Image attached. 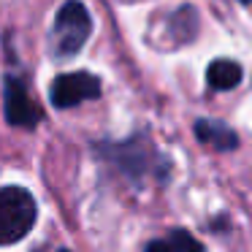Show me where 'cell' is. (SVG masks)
Wrapping results in <instances>:
<instances>
[{
  "label": "cell",
  "instance_id": "obj_6",
  "mask_svg": "<svg viewBox=\"0 0 252 252\" xmlns=\"http://www.w3.org/2000/svg\"><path fill=\"white\" fill-rule=\"evenodd\" d=\"M241 65L233 60H214L212 65L206 68V82L212 90H220V93H228V90L239 87L241 82Z\"/></svg>",
  "mask_w": 252,
  "mask_h": 252
},
{
  "label": "cell",
  "instance_id": "obj_5",
  "mask_svg": "<svg viewBox=\"0 0 252 252\" xmlns=\"http://www.w3.org/2000/svg\"><path fill=\"white\" fill-rule=\"evenodd\" d=\"M195 138L203 144H212L217 152H230V149L239 147V136L230 130L228 125L222 122H214V120H198L195 122Z\"/></svg>",
  "mask_w": 252,
  "mask_h": 252
},
{
  "label": "cell",
  "instance_id": "obj_11",
  "mask_svg": "<svg viewBox=\"0 0 252 252\" xmlns=\"http://www.w3.org/2000/svg\"><path fill=\"white\" fill-rule=\"evenodd\" d=\"M239 3H244V6H250V3H252V0H239Z\"/></svg>",
  "mask_w": 252,
  "mask_h": 252
},
{
  "label": "cell",
  "instance_id": "obj_8",
  "mask_svg": "<svg viewBox=\"0 0 252 252\" xmlns=\"http://www.w3.org/2000/svg\"><path fill=\"white\" fill-rule=\"evenodd\" d=\"M171 28H174V35L176 41H190L195 35V28H198V14L192 11V6H182L179 11L171 17Z\"/></svg>",
  "mask_w": 252,
  "mask_h": 252
},
{
  "label": "cell",
  "instance_id": "obj_12",
  "mask_svg": "<svg viewBox=\"0 0 252 252\" xmlns=\"http://www.w3.org/2000/svg\"><path fill=\"white\" fill-rule=\"evenodd\" d=\"M57 252H71V250H57Z\"/></svg>",
  "mask_w": 252,
  "mask_h": 252
},
{
  "label": "cell",
  "instance_id": "obj_9",
  "mask_svg": "<svg viewBox=\"0 0 252 252\" xmlns=\"http://www.w3.org/2000/svg\"><path fill=\"white\" fill-rule=\"evenodd\" d=\"M171 244L176 247V252H206V247H203L201 241L195 239V236L187 233L185 228L171 230Z\"/></svg>",
  "mask_w": 252,
  "mask_h": 252
},
{
  "label": "cell",
  "instance_id": "obj_4",
  "mask_svg": "<svg viewBox=\"0 0 252 252\" xmlns=\"http://www.w3.org/2000/svg\"><path fill=\"white\" fill-rule=\"evenodd\" d=\"M3 106H6L8 125L35 127V125H38V120H41L38 106L30 100V95H28V90H25L22 79L11 76V73L3 79Z\"/></svg>",
  "mask_w": 252,
  "mask_h": 252
},
{
  "label": "cell",
  "instance_id": "obj_3",
  "mask_svg": "<svg viewBox=\"0 0 252 252\" xmlns=\"http://www.w3.org/2000/svg\"><path fill=\"white\" fill-rule=\"evenodd\" d=\"M100 98V79L87 71L60 73L49 87V100L55 109H73L82 100Z\"/></svg>",
  "mask_w": 252,
  "mask_h": 252
},
{
  "label": "cell",
  "instance_id": "obj_2",
  "mask_svg": "<svg viewBox=\"0 0 252 252\" xmlns=\"http://www.w3.org/2000/svg\"><path fill=\"white\" fill-rule=\"evenodd\" d=\"M93 33V17L82 0H65L55 19V49L57 55L73 57Z\"/></svg>",
  "mask_w": 252,
  "mask_h": 252
},
{
  "label": "cell",
  "instance_id": "obj_1",
  "mask_svg": "<svg viewBox=\"0 0 252 252\" xmlns=\"http://www.w3.org/2000/svg\"><path fill=\"white\" fill-rule=\"evenodd\" d=\"M38 206L35 198L25 187H3L0 190V241L3 244H17L33 230Z\"/></svg>",
  "mask_w": 252,
  "mask_h": 252
},
{
  "label": "cell",
  "instance_id": "obj_7",
  "mask_svg": "<svg viewBox=\"0 0 252 252\" xmlns=\"http://www.w3.org/2000/svg\"><path fill=\"white\" fill-rule=\"evenodd\" d=\"M111 155H114V160L125 168V174H144L147 171V155L141 152V149H136L130 141L122 144V147H111Z\"/></svg>",
  "mask_w": 252,
  "mask_h": 252
},
{
  "label": "cell",
  "instance_id": "obj_10",
  "mask_svg": "<svg viewBox=\"0 0 252 252\" xmlns=\"http://www.w3.org/2000/svg\"><path fill=\"white\" fill-rule=\"evenodd\" d=\"M147 252H176V247L171 244V239L168 241H149Z\"/></svg>",
  "mask_w": 252,
  "mask_h": 252
}]
</instances>
